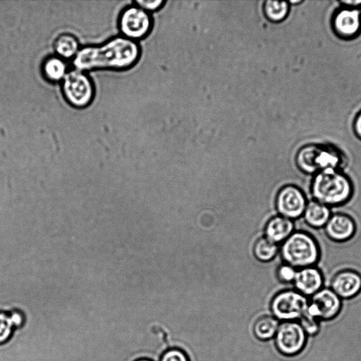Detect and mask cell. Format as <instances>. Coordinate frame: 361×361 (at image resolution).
Wrapping results in <instances>:
<instances>
[{
	"label": "cell",
	"mask_w": 361,
	"mask_h": 361,
	"mask_svg": "<svg viewBox=\"0 0 361 361\" xmlns=\"http://www.w3.org/2000/svg\"><path fill=\"white\" fill-rule=\"evenodd\" d=\"M353 129L357 137L361 140V111L355 118Z\"/></svg>",
	"instance_id": "27"
},
{
	"label": "cell",
	"mask_w": 361,
	"mask_h": 361,
	"mask_svg": "<svg viewBox=\"0 0 361 361\" xmlns=\"http://www.w3.org/2000/svg\"><path fill=\"white\" fill-rule=\"evenodd\" d=\"M274 336L277 349L288 356L300 353L306 342V334L301 325L292 321L279 324Z\"/></svg>",
	"instance_id": "8"
},
{
	"label": "cell",
	"mask_w": 361,
	"mask_h": 361,
	"mask_svg": "<svg viewBox=\"0 0 361 361\" xmlns=\"http://www.w3.org/2000/svg\"><path fill=\"white\" fill-rule=\"evenodd\" d=\"M340 3L343 7L351 8H359L361 7V0L355 1H341Z\"/></svg>",
	"instance_id": "28"
},
{
	"label": "cell",
	"mask_w": 361,
	"mask_h": 361,
	"mask_svg": "<svg viewBox=\"0 0 361 361\" xmlns=\"http://www.w3.org/2000/svg\"><path fill=\"white\" fill-rule=\"evenodd\" d=\"M300 324L305 331V334H308L310 335L316 334L319 329L317 319L310 315L308 313H307V312L300 318Z\"/></svg>",
	"instance_id": "24"
},
{
	"label": "cell",
	"mask_w": 361,
	"mask_h": 361,
	"mask_svg": "<svg viewBox=\"0 0 361 361\" xmlns=\"http://www.w3.org/2000/svg\"><path fill=\"white\" fill-rule=\"evenodd\" d=\"M335 32L343 38H352L361 30V12L359 8L343 7L333 18Z\"/></svg>",
	"instance_id": "11"
},
{
	"label": "cell",
	"mask_w": 361,
	"mask_h": 361,
	"mask_svg": "<svg viewBox=\"0 0 361 361\" xmlns=\"http://www.w3.org/2000/svg\"><path fill=\"white\" fill-rule=\"evenodd\" d=\"M278 250L277 245L267 238H262L257 240L254 247L256 257L264 262L272 259L277 254Z\"/></svg>",
	"instance_id": "21"
},
{
	"label": "cell",
	"mask_w": 361,
	"mask_h": 361,
	"mask_svg": "<svg viewBox=\"0 0 361 361\" xmlns=\"http://www.w3.org/2000/svg\"><path fill=\"white\" fill-rule=\"evenodd\" d=\"M135 361H152V360L146 359V358H140V359L137 360Z\"/></svg>",
	"instance_id": "29"
},
{
	"label": "cell",
	"mask_w": 361,
	"mask_h": 361,
	"mask_svg": "<svg viewBox=\"0 0 361 361\" xmlns=\"http://www.w3.org/2000/svg\"><path fill=\"white\" fill-rule=\"evenodd\" d=\"M307 202L305 194L299 188L286 185L277 193L276 207L281 216L295 221L302 217Z\"/></svg>",
	"instance_id": "9"
},
{
	"label": "cell",
	"mask_w": 361,
	"mask_h": 361,
	"mask_svg": "<svg viewBox=\"0 0 361 361\" xmlns=\"http://www.w3.org/2000/svg\"><path fill=\"white\" fill-rule=\"evenodd\" d=\"M279 326L277 319L274 317L264 316L255 322L254 333L258 339L267 341L275 336Z\"/></svg>",
	"instance_id": "20"
},
{
	"label": "cell",
	"mask_w": 361,
	"mask_h": 361,
	"mask_svg": "<svg viewBox=\"0 0 361 361\" xmlns=\"http://www.w3.org/2000/svg\"><path fill=\"white\" fill-rule=\"evenodd\" d=\"M281 255L286 264L299 269L315 266L319 258V249L310 233L295 231L283 242Z\"/></svg>",
	"instance_id": "4"
},
{
	"label": "cell",
	"mask_w": 361,
	"mask_h": 361,
	"mask_svg": "<svg viewBox=\"0 0 361 361\" xmlns=\"http://www.w3.org/2000/svg\"><path fill=\"white\" fill-rule=\"evenodd\" d=\"M323 228L331 240L342 243L350 240L354 235L355 224L347 214L333 213Z\"/></svg>",
	"instance_id": "13"
},
{
	"label": "cell",
	"mask_w": 361,
	"mask_h": 361,
	"mask_svg": "<svg viewBox=\"0 0 361 361\" xmlns=\"http://www.w3.org/2000/svg\"><path fill=\"white\" fill-rule=\"evenodd\" d=\"M297 269L286 263L280 265L277 269V277L284 283H293Z\"/></svg>",
	"instance_id": "23"
},
{
	"label": "cell",
	"mask_w": 361,
	"mask_h": 361,
	"mask_svg": "<svg viewBox=\"0 0 361 361\" xmlns=\"http://www.w3.org/2000/svg\"><path fill=\"white\" fill-rule=\"evenodd\" d=\"M293 285L301 294L312 296L324 287V279L315 266L307 267L297 269Z\"/></svg>",
	"instance_id": "14"
},
{
	"label": "cell",
	"mask_w": 361,
	"mask_h": 361,
	"mask_svg": "<svg viewBox=\"0 0 361 361\" xmlns=\"http://www.w3.org/2000/svg\"><path fill=\"white\" fill-rule=\"evenodd\" d=\"M164 3L162 0H137L135 4L137 6L149 12L157 10Z\"/></svg>",
	"instance_id": "26"
},
{
	"label": "cell",
	"mask_w": 361,
	"mask_h": 361,
	"mask_svg": "<svg viewBox=\"0 0 361 361\" xmlns=\"http://www.w3.org/2000/svg\"><path fill=\"white\" fill-rule=\"evenodd\" d=\"M331 214L329 207L312 199L307 201L302 219L308 226L321 228L325 226Z\"/></svg>",
	"instance_id": "15"
},
{
	"label": "cell",
	"mask_w": 361,
	"mask_h": 361,
	"mask_svg": "<svg viewBox=\"0 0 361 361\" xmlns=\"http://www.w3.org/2000/svg\"><path fill=\"white\" fill-rule=\"evenodd\" d=\"M160 361H189L187 355L181 350L177 348L166 351Z\"/></svg>",
	"instance_id": "25"
},
{
	"label": "cell",
	"mask_w": 361,
	"mask_h": 361,
	"mask_svg": "<svg viewBox=\"0 0 361 361\" xmlns=\"http://www.w3.org/2000/svg\"><path fill=\"white\" fill-rule=\"evenodd\" d=\"M53 47L56 55L64 60H73L81 48L77 37L67 32L61 33L56 37Z\"/></svg>",
	"instance_id": "18"
},
{
	"label": "cell",
	"mask_w": 361,
	"mask_h": 361,
	"mask_svg": "<svg viewBox=\"0 0 361 361\" xmlns=\"http://www.w3.org/2000/svg\"><path fill=\"white\" fill-rule=\"evenodd\" d=\"M23 315L20 311L11 308L0 311V344L6 342L16 327L21 326Z\"/></svg>",
	"instance_id": "19"
},
{
	"label": "cell",
	"mask_w": 361,
	"mask_h": 361,
	"mask_svg": "<svg viewBox=\"0 0 361 361\" xmlns=\"http://www.w3.org/2000/svg\"><path fill=\"white\" fill-rule=\"evenodd\" d=\"M345 154L332 146L308 145L296 153L295 161L298 168L304 173L314 176L326 169H340Z\"/></svg>",
	"instance_id": "3"
},
{
	"label": "cell",
	"mask_w": 361,
	"mask_h": 361,
	"mask_svg": "<svg viewBox=\"0 0 361 361\" xmlns=\"http://www.w3.org/2000/svg\"><path fill=\"white\" fill-rule=\"evenodd\" d=\"M310 192L313 200L332 207L341 205L350 199L353 185L340 170L326 169L313 176Z\"/></svg>",
	"instance_id": "2"
},
{
	"label": "cell",
	"mask_w": 361,
	"mask_h": 361,
	"mask_svg": "<svg viewBox=\"0 0 361 361\" xmlns=\"http://www.w3.org/2000/svg\"><path fill=\"white\" fill-rule=\"evenodd\" d=\"M309 299L295 289H288L276 294L271 303L274 317L284 321L300 319L307 312Z\"/></svg>",
	"instance_id": "6"
},
{
	"label": "cell",
	"mask_w": 361,
	"mask_h": 361,
	"mask_svg": "<svg viewBox=\"0 0 361 361\" xmlns=\"http://www.w3.org/2000/svg\"><path fill=\"white\" fill-rule=\"evenodd\" d=\"M121 36L135 41L145 37L152 27V18L149 12L137 5L126 7L118 20Z\"/></svg>",
	"instance_id": "7"
},
{
	"label": "cell",
	"mask_w": 361,
	"mask_h": 361,
	"mask_svg": "<svg viewBox=\"0 0 361 361\" xmlns=\"http://www.w3.org/2000/svg\"><path fill=\"white\" fill-rule=\"evenodd\" d=\"M61 83L63 96L73 107L83 109L92 102L95 87L86 72L76 68L68 71Z\"/></svg>",
	"instance_id": "5"
},
{
	"label": "cell",
	"mask_w": 361,
	"mask_h": 361,
	"mask_svg": "<svg viewBox=\"0 0 361 361\" xmlns=\"http://www.w3.org/2000/svg\"><path fill=\"white\" fill-rule=\"evenodd\" d=\"M294 231V221L281 215L271 218L265 228L266 238L276 244L286 240Z\"/></svg>",
	"instance_id": "16"
},
{
	"label": "cell",
	"mask_w": 361,
	"mask_h": 361,
	"mask_svg": "<svg viewBox=\"0 0 361 361\" xmlns=\"http://www.w3.org/2000/svg\"><path fill=\"white\" fill-rule=\"evenodd\" d=\"M140 55L137 42L121 35L99 45L81 47L72 62L74 68L86 73L96 70L124 71L133 67Z\"/></svg>",
	"instance_id": "1"
},
{
	"label": "cell",
	"mask_w": 361,
	"mask_h": 361,
	"mask_svg": "<svg viewBox=\"0 0 361 361\" xmlns=\"http://www.w3.org/2000/svg\"><path fill=\"white\" fill-rule=\"evenodd\" d=\"M68 71L66 60L56 55L47 57L42 63V75L50 82H61Z\"/></svg>",
	"instance_id": "17"
},
{
	"label": "cell",
	"mask_w": 361,
	"mask_h": 361,
	"mask_svg": "<svg viewBox=\"0 0 361 361\" xmlns=\"http://www.w3.org/2000/svg\"><path fill=\"white\" fill-rule=\"evenodd\" d=\"M289 9L286 1L269 0L265 2L264 11L266 16L272 21L279 22L283 20L288 15Z\"/></svg>",
	"instance_id": "22"
},
{
	"label": "cell",
	"mask_w": 361,
	"mask_h": 361,
	"mask_svg": "<svg viewBox=\"0 0 361 361\" xmlns=\"http://www.w3.org/2000/svg\"><path fill=\"white\" fill-rule=\"evenodd\" d=\"M341 299L330 288L323 287L309 300L307 313L322 319H331L340 312Z\"/></svg>",
	"instance_id": "10"
},
{
	"label": "cell",
	"mask_w": 361,
	"mask_h": 361,
	"mask_svg": "<svg viewBox=\"0 0 361 361\" xmlns=\"http://www.w3.org/2000/svg\"><path fill=\"white\" fill-rule=\"evenodd\" d=\"M329 288L341 299L353 298L361 291V276L351 269L340 271L333 277Z\"/></svg>",
	"instance_id": "12"
}]
</instances>
